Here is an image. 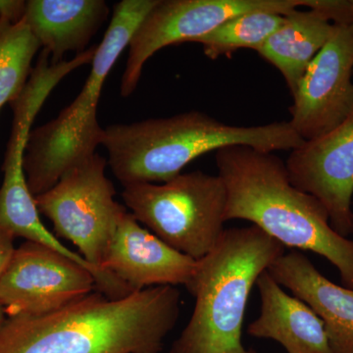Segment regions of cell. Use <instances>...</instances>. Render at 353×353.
I'll list each match as a JSON object with an SVG mask.
<instances>
[{
  "label": "cell",
  "mask_w": 353,
  "mask_h": 353,
  "mask_svg": "<svg viewBox=\"0 0 353 353\" xmlns=\"http://www.w3.org/2000/svg\"><path fill=\"white\" fill-rule=\"evenodd\" d=\"M180 314L173 285L121 299L94 290L44 314L2 318L0 353H160Z\"/></svg>",
  "instance_id": "cell-1"
},
{
  "label": "cell",
  "mask_w": 353,
  "mask_h": 353,
  "mask_svg": "<svg viewBox=\"0 0 353 353\" xmlns=\"http://www.w3.org/2000/svg\"><path fill=\"white\" fill-rule=\"evenodd\" d=\"M275 152L232 145L215 152L217 175L226 188L225 219L243 220L281 245L328 260L343 287L353 290V241L330 225L326 209L290 182Z\"/></svg>",
  "instance_id": "cell-2"
},
{
  "label": "cell",
  "mask_w": 353,
  "mask_h": 353,
  "mask_svg": "<svg viewBox=\"0 0 353 353\" xmlns=\"http://www.w3.org/2000/svg\"><path fill=\"white\" fill-rule=\"evenodd\" d=\"M304 139L289 121L260 126H234L199 111L113 124L103 129L101 145L108 165L123 187L165 183L180 175L194 159L232 145L262 152L296 150Z\"/></svg>",
  "instance_id": "cell-3"
},
{
  "label": "cell",
  "mask_w": 353,
  "mask_h": 353,
  "mask_svg": "<svg viewBox=\"0 0 353 353\" xmlns=\"http://www.w3.org/2000/svg\"><path fill=\"white\" fill-rule=\"evenodd\" d=\"M284 253V245L253 225L225 229L197 260L185 287L196 299L194 312L169 353H256L241 340L246 304L259 276Z\"/></svg>",
  "instance_id": "cell-4"
},
{
  "label": "cell",
  "mask_w": 353,
  "mask_h": 353,
  "mask_svg": "<svg viewBox=\"0 0 353 353\" xmlns=\"http://www.w3.org/2000/svg\"><path fill=\"white\" fill-rule=\"evenodd\" d=\"M157 1L122 0L114 6L110 24L97 46L80 94L57 118L30 132L23 165L32 196L50 190L65 172L101 145L103 129L97 121V106L104 83L139 23Z\"/></svg>",
  "instance_id": "cell-5"
},
{
  "label": "cell",
  "mask_w": 353,
  "mask_h": 353,
  "mask_svg": "<svg viewBox=\"0 0 353 353\" xmlns=\"http://www.w3.org/2000/svg\"><path fill=\"white\" fill-rule=\"evenodd\" d=\"M125 206L139 224L176 252L203 259L224 233L227 192L222 179L202 171L168 182L126 185Z\"/></svg>",
  "instance_id": "cell-6"
},
{
  "label": "cell",
  "mask_w": 353,
  "mask_h": 353,
  "mask_svg": "<svg viewBox=\"0 0 353 353\" xmlns=\"http://www.w3.org/2000/svg\"><path fill=\"white\" fill-rule=\"evenodd\" d=\"M106 166L108 160L94 153L73 165L52 188L34 196V202L39 212L52 223L55 234L71 241L103 277L108 299H121L134 292L105 273L102 265L128 210L115 201V188L106 176Z\"/></svg>",
  "instance_id": "cell-7"
},
{
  "label": "cell",
  "mask_w": 353,
  "mask_h": 353,
  "mask_svg": "<svg viewBox=\"0 0 353 353\" xmlns=\"http://www.w3.org/2000/svg\"><path fill=\"white\" fill-rule=\"evenodd\" d=\"M310 0H158L139 23L129 43L121 95L130 97L138 87L143 66L162 48L194 43L223 23L254 11L285 15L308 8Z\"/></svg>",
  "instance_id": "cell-8"
},
{
  "label": "cell",
  "mask_w": 353,
  "mask_h": 353,
  "mask_svg": "<svg viewBox=\"0 0 353 353\" xmlns=\"http://www.w3.org/2000/svg\"><path fill=\"white\" fill-rule=\"evenodd\" d=\"M97 290L92 272L41 243L15 248L0 278V304L7 317L41 315Z\"/></svg>",
  "instance_id": "cell-9"
},
{
  "label": "cell",
  "mask_w": 353,
  "mask_h": 353,
  "mask_svg": "<svg viewBox=\"0 0 353 353\" xmlns=\"http://www.w3.org/2000/svg\"><path fill=\"white\" fill-rule=\"evenodd\" d=\"M334 25L292 95L289 122L304 141L333 131L353 110V23Z\"/></svg>",
  "instance_id": "cell-10"
},
{
  "label": "cell",
  "mask_w": 353,
  "mask_h": 353,
  "mask_svg": "<svg viewBox=\"0 0 353 353\" xmlns=\"http://www.w3.org/2000/svg\"><path fill=\"white\" fill-rule=\"evenodd\" d=\"M290 182L326 209L330 225L341 236L352 234L353 110L333 131L305 141L285 160Z\"/></svg>",
  "instance_id": "cell-11"
},
{
  "label": "cell",
  "mask_w": 353,
  "mask_h": 353,
  "mask_svg": "<svg viewBox=\"0 0 353 353\" xmlns=\"http://www.w3.org/2000/svg\"><path fill=\"white\" fill-rule=\"evenodd\" d=\"M196 265L197 260L166 245L127 211L119 221L102 269L137 292L158 285L187 287Z\"/></svg>",
  "instance_id": "cell-12"
},
{
  "label": "cell",
  "mask_w": 353,
  "mask_h": 353,
  "mask_svg": "<svg viewBox=\"0 0 353 353\" xmlns=\"http://www.w3.org/2000/svg\"><path fill=\"white\" fill-rule=\"evenodd\" d=\"M269 274L324 324L332 353H353V290L331 282L299 250L278 257Z\"/></svg>",
  "instance_id": "cell-13"
},
{
  "label": "cell",
  "mask_w": 353,
  "mask_h": 353,
  "mask_svg": "<svg viewBox=\"0 0 353 353\" xmlns=\"http://www.w3.org/2000/svg\"><path fill=\"white\" fill-rule=\"evenodd\" d=\"M260 314L248 327L250 336L275 341L287 353H332L324 324L307 304L283 290L268 271L256 282Z\"/></svg>",
  "instance_id": "cell-14"
},
{
  "label": "cell",
  "mask_w": 353,
  "mask_h": 353,
  "mask_svg": "<svg viewBox=\"0 0 353 353\" xmlns=\"http://www.w3.org/2000/svg\"><path fill=\"white\" fill-rule=\"evenodd\" d=\"M108 14L103 0H29L23 18L57 64L67 52L80 54L87 50Z\"/></svg>",
  "instance_id": "cell-15"
},
{
  "label": "cell",
  "mask_w": 353,
  "mask_h": 353,
  "mask_svg": "<svg viewBox=\"0 0 353 353\" xmlns=\"http://www.w3.org/2000/svg\"><path fill=\"white\" fill-rule=\"evenodd\" d=\"M334 29L333 23L319 11L296 9L285 14L283 24L255 51L280 71L292 97Z\"/></svg>",
  "instance_id": "cell-16"
},
{
  "label": "cell",
  "mask_w": 353,
  "mask_h": 353,
  "mask_svg": "<svg viewBox=\"0 0 353 353\" xmlns=\"http://www.w3.org/2000/svg\"><path fill=\"white\" fill-rule=\"evenodd\" d=\"M39 48L24 18L17 23L0 20V108L22 94Z\"/></svg>",
  "instance_id": "cell-17"
},
{
  "label": "cell",
  "mask_w": 353,
  "mask_h": 353,
  "mask_svg": "<svg viewBox=\"0 0 353 353\" xmlns=\"http://www.w3.org/2000/svg\"><path fill=\"white\" fill-rule=\"evenodd\" d=\"M284 22V15L254 11L226 21L212 32L197 39L205 57L215 60L241 48L256 50Z\"/></svg>",
  "instance_id": "cell-18"
},
{
  "label": "cell",
  "mask_w": 353,
  "mask_h": 353,
  "mask_svg": "<svg viewBox=\"0 0 353 353\" xmlns=\"http://www.w3.org/2000/svg\"><path fill=\"white\" fill-rule=\"evenodd\" d=\"M26 1L0 0V20L17 23L24 17Z\"/></svg>",
  "instance_id": "cell-19"
},
{
  "label": "cell",
  "mask_w": 353,
  "mask_h": 353,
  "mask_svg": "<svg viewBox=\"0 0 353 353\" xmlns=\"http://www.w3.org/2000/svg\"><path fill=\"white\" fill-rule=\"evenodd\" d=\"M12 234L7 233L6 231L0 230V278L2 274L6 271L7 265L12 257L14 250Z\"/></svg>",
  "instance_id": "cell-20"
},
{
  "label": "cell",
  "mask_w": 353,
  "mask_h": 353,
  "mask_svg": "<svg viewBox=\"0 0 353 353\" xmlns=\"http://www.w3.org/2000/svg\"><path fill=\"white\" fill-rule=\"evenodd\" d=\"M352 234H353V196H352Z\"/></svg>",
  "instance_id": "cell-21"
},
{
  "label": "cell",
  "mask_w": 353,
  "mask_h": 353,
  "mask_svg": "<svg viewBox=\"0 0 353 353\" xmlns=\"http://www.w3.org/2000/svg\"><path fill=\"white\" fill-rule=\"evenodd\" d=\"M4 317L3 309H2L1 304H0V319Z\"/></svg>",
  "instance_id": "cell-22"
}]
</instances>
